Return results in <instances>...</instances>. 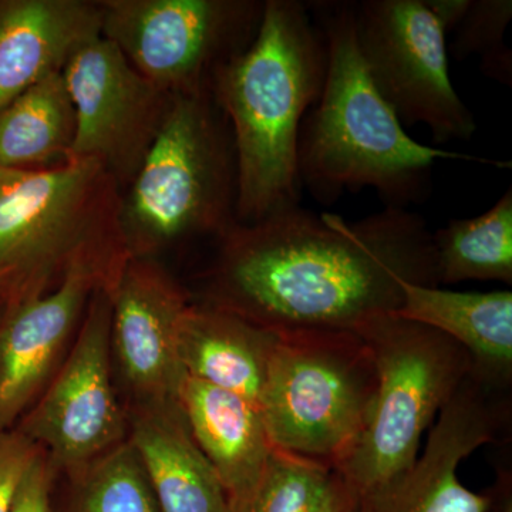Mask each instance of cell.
<instances>
[{
    "label": "cell",
    "mask_w": 512,
    "mask_h": 512,
    "mask_svg": "<svg viewBox=\"0 0 512 512\" xmlns=\"http://www.w3.org/2000/svg\"><path fill=\"white\" fill-rule=\"evenodd\" d=\"M218 245L201 303L276 333L356 330L399 311L403 282L439 286L433 232L403 208L346 222L298 205Z\"/></svg>",
    "instance_id": "1"
},
{
    "label": "cell",
    "mask_w": 512,
    "mask_h": 512,
    "mask_svg": "<svg viewBox=\"0 0 512 512\" xmlns=\"http://www.w3.org/2000/svg\"><path fill=\"white\" fill-rule=\"evenodd\" d=\"M328 49L308 3L266 0L251 45L220 67L211 93L237 161V222L301 205L298 146L325 84Z\"/></svg>",
    "instance_id": "2"
},
{
    "label": "cell",
    "mask_w": 512,
    "mask_h": 512,
    "mask_svg": "<svg viewBox=\"0 0 512 512\" xmlns=\"http://www.w3.org/2000/svg\"><path fill=\"white\" fill-rule=\"evenodd\" d=\"M309 9L325 35L328 66L322 93L302 123L298 171L302 188L319 204H335L345 192L367 187L386 207L406 210L429 197L436 161L508 167L413 140L367 74L353 2H312Z\"/></svg>",
    "instance_id": "3"
},
{
    "label": "cell",
    "mask_w": 512,
    "mask_h": 512,
    "mask_svg": "<svg viewBox=\"0 0 512 512\" xmlns=\"http://www.w3.org/2000/svg\"><path fill=\"white\" fill-rule=\"evenodd\" d=\"M123 191L97 160L42 170L0 168V301L3 308L53 291L79 266L116 275L128 258Z\"/></svg>",
    "instance_id": "4"
},
{
    "label": "cell",
    "mask_w": 512,
    "mask_h": 512,
    "mask_svg": "<svg viewBox=\"0 0 512 512\" xmlns=\"http://www.w3.org/2000/svg\"><path fill=\"white\" fill-rule=\"evenodd\" d=\"M237 161L231 127L207 92L177 94L153 147L121 197L128 256L197 238L220 239L237 224Z\"/></svg>",
    "instance_id": "5"
},
{
    "label": "cell",
    "mask_w": 512,
    "mask_h": 512,
    "mask_svg": "<svg viewBox=\"0 0 512 512\" xmlns=\"http://www.w3.org/2000/svg\"><path fill=\"white\" fill-rule=\"evenodd\" d=\"M376 393L375 360L355 330L278 332L258 409L274 450L335 471Z\"/></svg>",
    "instance_id": "6"
},
{
    "label": "cell",
    "mask_w": 512,
    "mask_h": 512,
    "mask_svg": "<svg viewBox=\"0 0 512 512\" xmlns=\"http://www.w3.org/2000/svg\"><path fill=\"white\" fill-rule=\"evenodd\" d=\"M355 332L375 360L377 393L365 430L335 473L362 494L412 466L421 436L473 363L456 340L393 313L366 320Z\"/></svg>",
    "instance_id": "7"
},
{
    "label": "cell",
    "mask_w": 512,
    "mask_h": 512,
    "mask_svg": "<svg viewBox=\"0 0 512 512\" xmlns=\"http://www.w3.org/2000/svg\"><path fill=\"white\" fill-rule=\"evenodd\" d=\"M101 36L163 92H211L215 73L256 35L264 2L103 0Z\"/></svg>",
    "instance_id": "8"
},
{
    "label": "cell",
    "mask_w": 512,
    "mask_h": 512,
    "mask_svg": "<svg viewBox=\"0 0 512 512\" xmlns=\"http://www.w3.org/2000/svg\"><path fill=\"white\" fill-rule=\"evenodd\" d=\"M353 13L367 74L400 123L423 124L436 144L470 140L476 119L451 83L447 36L427 0H363Z\"/></svg>",
    "instance_id": "9"
},
{
    "label": "cell",
    "mask_w": 512,
    "mask_h": 512,
    "mask_svg": "<svg viewBox=\"0 0 512 512\" xmlns=\"http://www.w3.org/2000/svg\"><path fill=\"white\" fill-rule=\"evenodd\" d=\"M111 301L93 293L76 338L56 375L16 424L45 451L53 468L77 474L124 443L128 417L113 380Z\"/></svg>",
    "instance_id": "10"
},
{
    "label": "cell",
    "mask_w": 512,
    "mask_h": 512,
    "mask_svg": "<svg viewBox=\"0 0 512 512\" xmlns=\"http://www.w3.org/2000/svg\"><path fill=\"white\" fill-rule=\"evenodd\" d=\"M76 113L69 160H97L124 191L153 147L173 97L127 62L106 37L90 40L63 69Z\"/></svg>",
    "instance_id": "11"
},
{
    "label": "cell",
    "mask_w": 512,
    "mask_h": 512,
    "mask_svg": "<svg viewBox=\"0 0 512 512\" xmlns=\"http://www.w3.org/2000/svg\"><path fill=\"white\" fill-rule=\"evenodd\" d=\"M511 424V387L470 372L441 410L423 454L403 473L355 494L353 512H485L487 493L464 487L458 466L485 444L507 443Z\"/></svg>",
    "instance_id": "12"
},
{
    "label": "cell",
    "mask_w": 512,
    "mask_h": 512,
    "mask_svg": "<svg viewBox=\"0 0 512 512\" xmlns=\"http://www.w3.org/2000/svg\"><path fill=\"white\" fill-rule=\"evenodd\" d=\"M111 301V362L130 397V410L181 406L185 373L177 330L188 293L151 258L128 256L107 285Z\"/></svg>",
    "instance_id": "13"
},
{
    "label": "cell",
    "mask_w": 512,
    "mask_h": 512,
    "mask_svg": "<svg viewBox=\"0 0 512 512\" xmlns=\"http://www.w3.org/2000/svg\"><path fill=\"white\" fill-rule=\"evenodd\" d=\"M114 275L79 266L53 291L0 312V433L45 392L69 352L93 293Z\"/></svg>",
    "instance_id": "14"
},
{
    "label": "cell",
    "mask_w": 512,
    "mask_h": 512,
    "mask_svg": "<svg viewBox=\"0 0 512 512\" xmlns=\"http://www.w3.org/2000/svg\"><path fill=\"white\" fill-rule=\"evenodd\" d=\"M100 2L0 0V110L101 35Z\"/></svg>",
    "instance_id": "15"
},
{
    "label": "cell",
    "mask_w": 512,
    "mask_h": 512,
    "mask_svg": "<svg viewBox=\"0 0 512 512\" xmlns=\"http://www.w3.org/2000/svg\"><path fill=\"white\" fill-rule=\"evenodd\" d=\"M180 404L195 443L224 485L231 512H241L274 453L258 406L192 377H185Z\"/></svg>",
    "instance_id": "16"
},
{
    "label": "cell",
    "mask_w": 512,
    "mask_h": 512,
    "mask_svg": "<svg viewBox=\"0 0 512 512\" xmlns=\"http://www.w3.org/2000/svg\"><path fill=\"white\" fill-rule=\"evenodd\" d=\"M276 333L235 313L191 302L177 330L185 376L239 394L258 406Z\"/></svg>",
    "instance_id": "17"
},
{
    "label": "cell",
    "mask_w": 512,
    "mask_h": 512,
    "mask_svg": "<svg viewBox=\"0 0 512 512\" xmlns=\"http://www.w3.org/2000/svg\"><path fill=\"white\" fill-rule=\"evenodd\" d=\"M127 417L128 440L161 512H231L224 485L195 443L181 406L130 410Z\"/></svg>",
    "instance_id": "18"
},
{
    "label": "cell",
    "mask_w": 512,
    "mask_h": 512,
    "mask_svg": "<svg viewBox=\"0 0 512 512\" xmlns=\"http://www.w3.org/2000/svg\"><path fill=\"white\" fill-rule=\"evenodd\" d=\"M393 315L439 330L471 357V372L485 382L512 387V292H454L403 282Z\"/></svg>",
    "instance_id": "19"
},
{
    "label": "cell",
    "mask_w": 512,
    "mask_h": 512,
    "mask_svg": "<svg viewBox=\"0 0 512 512\" xmlns=\"http://www.w3.org/2000/svg\"><path fill=\"white\" fill-rule=\"evenodd\" d=\"M76 113L63 74L30 87L0 110V168L42 170L66 163Z\"/></svg>",
    "instance_id": "20"
},
{
    "label": "cell",
    "mask_w": 512,
    "mask_h": 512,
    "mask_svg": "<svg viewBox=\"0 0 512 512\" xmlns=\"http://www.w3.org/2000/svg\"><path fill=\"white\" fill-rule=\"evenodd\" d=\"M440 285L466 281L512 284V190L480 217L448 221L433 234Z\"/></svg>",
    "instance_id": "21"
},
{
    "label": "cell",
    "mask_w": 512,
    "mask_h": 512,
    "mask_svg": "<svg viewBox=\"0 0 512 512\" xmlns=\"http://www.w3.org/2000/svg\"><path fill=\"white\" fill-rule=\"evenodd\" d=\"M444 33L453 35L448 53L457 60L477 56L485 76L512 83V53L505 33L512 19L511 0H427Z\"/></svg>",
    "instance_id": "22"
},
{
    "label": "cell",
    "mask_w": 512,
    "mask_h": 512,
    "mask_svg": "<svg viewBox=\"0 0 512 512\" xmlns=\"http://www.w3.org/2000/svg\"><path fill=\"white\" fill-rule=\"evenodd\" d=\"M74 512H158L146 471L130 440L77 473Z\"/></svg>",
    "instance_id": "23"
},
{
    "label": "cell",
    "mask_w": 512,
    "mask_h": 512,
    "mask_svg": "<svg viewBox=\"0 0 512 512\" xmlns=\"http://www.w3.org/2000/svg\"><path fill=\"white\" fill-rule=\"evenodd\" d=\"M335 487V471L274 450L241 512H323Z\"/></svg>",
    "instance_id": "24"
},
{
    "label": "cell",
    "mask_w": 512,
    "mask_h": 512,
    "mask_svg": "<svg viewBox=\"0 0 512 512\" xmlns=\"http://www.w3.org/2000/svg\"><path fill=\"white\" fill-rule=\"evenodd\" d=\"M40 451L16 427L0 433V512H13L23 480Z\"/></svg>",
    "instance_id": "25"
},
{
    "label": "cell",
    "mask_w": 512,
    "mask_h": 512,
    "mask_svg": "<svg viewBox=\"0 0 512 512\" xmlns=\"http://www.w3.org/2000/svg\"><path fill=\"white\" fill-rule=\"evenodd\" d=\"M55 468L40 451L20 487L13 512H52V480Z\"/></svg>",
    "instance_id": "26"
},
{
    "label": "cell",
    "mask_w": 512,
    "mask_h": 512,
    "mask_svg": "<svg viewBox=\"0 0 512 512\" xmlns=\"http://www.w3.org/2000/svg\"><path fill=\"white\" fill-rule=\"evenodd\" d=\"M488 505L485 512H512V466L511 460L501 461L493 485L485 490Z\"/></svg>",
    "instance_id": "27"
},
{
    "label": "cell",
    "mask_w": 512,
    "mask_h": 512,
    "mask_svg": "<svg viewBox=\"0 0 512 512\" xmlns=\"http://www.w3.org/2000/svg\"><path fill=\"white\" fill-rule=\"evenodd\" d=\"M355 508V494L343 484L338 474H336V487L330 498L328 507L323 512H353Z\"/></svg>",
    "instance_id": "28"
},
{
    "label": "cell",
    "mask_w": 512,
    "mask_h": 512,
    "mask_svg": "<svg viewBox=\"0 0 512 512\" xmlns=\"http://www.w3.org/2000/svg\"><path fill=\"white\" fill-rule=\"evenodd\" d=\"M2 309H3V303H2V301H0V312H2Z\"/></svg>",
    "instance_id": "29"
}]
</instances>
